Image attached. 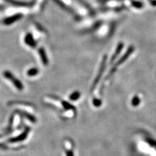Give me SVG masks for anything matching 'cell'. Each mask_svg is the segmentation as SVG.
Returning <instances> with one entry per match:
<instances>
[]
</instances>
